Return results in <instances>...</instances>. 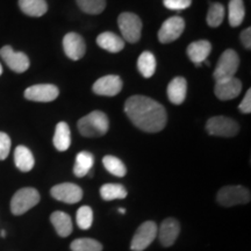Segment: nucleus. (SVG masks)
I'll return each mask as SVG.
<instances>
[{"label":"nucleus","instance_id":"6","mask_svg":"<svg viewBox=\"0 0 251 251\" xmlns=\"http://www.w3.org/2000/svg\"><path fill=\"white\" fill-rule=\"evenodd\" d=\"M238 65H240V58L237 52L233 49L225 50L220 56L213 77L216 81L233 78L236 74Z\"/></svg>","mask_w":251,"mask_h":251},{"label":"nucleus","instance_id":"4","mask_svg":"<svg viewBox=\"0 0 251 251\" xmlns=\"http://www.w3.org/2000/svg\"><path fill=\"white\" fill-rule=\"evenodd\" d=\"M251 199L250 191L241 185L225 186L218 192L216 201L224 207H233L236 205H244Z\"/></svg>","mask_w":251,"mask_h":251},{"label":"nucleus","instance_id":"11","mask_svg":"<svg viewBox=\"0 0 251 251\" xmlns=\"http://www.w3.org/2000/svg\"><path fill=\"white\" fill-rule=\"evenodd\" d=\"M59 94L57 86L52 84H37L25 91V98L30 101L50 102L54 101Z\"/></svg>","mask_w":251,"mask_h":251},{"label":"nucleus","instance_id":"34","mask_svg":"<svg viewBox=\"0 0 251 251\" xmlns=\"http://www.w3.org/2000/svg\"><path fill=\"white\" fill-rule=\"evenodd\" d=\"M192 4V0H163V5L166 8L172 9V11H181L186 9Z\"/></svg>","mask_w":251,"mask_h":251},{"label":"nucleus","instance_id":"38","mask_svg":"<svg viewBox=\"0 0 251 251\" xmlns=\"http://www.w3.org/2000/svg\"><path fill=\"white\" fill-rule=\"evenodd\" d=\"M119 212H120L121 214H125V213H126V209H125V208H119Z\"/></svg>","mask_w":251,"mask_h":251},{"label":"nucleus","instance_id":"15","mask_svg":"<svg viewBox=\"0 0 251 251\" xmlns=\"http://www.w3.org/2000/svg\"><path fill=\"white\" fill-rule=\"evenodd\" d=\"M180 225L178 220L174 218H168L162 222L161 227L157 230L159 242L163 247H171L174 246L179 236Z\"/></svg>","mask_w":251,"mask_h":251},{"label":"nucleus","instance_id":"30","mask_svg":"<svg viewBox=\"0 0 251 251\" xmlns=\"http://www.w3.org/2000/svg\"><path fill=\"white\" fill-rule=\"evenodd\" d=\"M71 251H102V244L93 238H77L70 244Z\"/></svg>","mask_w":251,"mask_h":251},{"label":"nucleus","instance_id":"24","mask_svg":"<svg viewBox=\"0 0 251 251\" xmlns=\"http://www.w3.org/2000/svg\"><path fill=\"white\" fill-rule=\"evenodd\" d=\"M94 164V156L89 151H81L77 155L76 162L74 166V174L76 177L81 178L84 176L89 175V172L92 170Z\"/></svg>","mask_w":251,"mask_h":251},{"label":"nucleus","instance_id":"5","mask_svg":"<svg viewBox=\"0 0 251 251\" xmlns=\"http://www.w3.org/2000/svg\"><path fill=\"white\" fill-rule=\"evenodd\" d=\"M118 25L120 31L124 37L129 43H136L141 39V33H142V21L139 15L130 12H125L119 15Z\"/></svg>","mask_w":251,"mask_h":251},{"label":"nucleus","instance_id":"7","mask_svg":"<svg viewBox=\"0 0 251 251\" xmlns=\"http://www.w3.org/2000/svg\"><path fill=\"white\" fill-rule=\"evenodd\" d=\"M207 133L213 136L233 137L238 133L237 122L227 117H213L206 124Z\"/></svg>","mask_w":251,"mask_h":251},{"label":"nucleus","instance_id":"23","mask_svg":"<svg viewBox=\"0 0 251 251\" xmlns=\"http://www.w3.org/2000/svg\"><path fill=\"white\" fill-rule=\"evenodd\" d=\"M54 146L58 151H65L71 146V131L67 122H59L56 126Z\"/></svg>","mask_w":251,"mask_h":251},{"label":"nucleus","instance_id":"18","mask_svg":"<svg viewBox=\"0 0 251 251\" xmlns=\"http://www.w3.org/2000/svg\"><path fill=\"white\" fill-rule=\"evenodd\" d=\"M187 93V81L183 77H176L170 81L168 86L169 100L175 105L184 102Z\"/></svg>","mask_w":251,"mask_h":251},{"label":"nucleus","instance_id":"36","mask_svg":"<svg viewBox=\"0 0 251 251\" xmlns=\"http://www.w3.org/2000/svg\"><path fill=\"white\" fill-rule=\"evenodd\" d=\"M241 41H242L244 48L251 49V28H247L241 33Z\"/></svg>","mask_w":251,"mask_h":251},{"label":"nucleus","instance_id":"19","mask_svg":"<svg viewBox=\"0 0 251 251\" xmlns=\"http://www.w3.org/2000/svg\"><path fill=\"white\" fill-rule=\"evenodd\" d=\"M97 45L109 52H119L125 48V41L112 31H103L97 37Z\"/></svg>","mask_w":251,"mask_h":251},{"label":"nucleus","instance_id":"27","mask_svg":"<svg viewBox=\"0 0 251 251\" xmlns=\"http://www.w3.org/2000/svg\"><path fill=\"white\" fill-rule=\"evenodd\" d=\"M100 196L106 201L115 199H125L128 196L127 190L121 184H105L100 187Z\"/></svg>","mask_w":251,"mask_h":251},{"label":"nucleus","instance_id":"35","mask_svg":"<svg viewBox=\"0 0 251 251\" xmlns=\"http://www.w3.org/2000/svg\"><path fill=\"white\" fill-rule=\"evenodd\" d=\"M238 108H240V112L243 113V114H250L251 113V90L250 89L247 91L246 96H244L243 100L241 101Z\"/></svg>","mask_w":251,"mask_h":251},{"label":"nucleus","instance_id":"28","mask_svg":"<svg viewBox=\"0 0 251 251\" xmlns=\"http://www.w3.org/2000/svg\"><path fill=\"white\" fill-rule=\"evenodd\" d=\"M102 164L105 166V169L107 170L109 174L113 176H117V177H124L127 174V169H126V165L124 162L121 161L120 158L115 156L107 155L102 158Z\"/></svg>","mask_w":251,"mask_h":251},{"label":"nucleus","instance_id":"2","mask_svg":"<svg viewBox=\"0 0 251 251\" xmlns=\"http://www.w3.org/2000/svg\"><path fill=\"white\" fill-rule=\"evenodd\" d=\"M78 130L85 137L103 136L108 131L107 115L101 111H93L78 121Z\"/></svg>","mask_w":251,"mask_h":251},{"label":"nucleus","instance_id":"3","mask_svg":"<svg viewBox=\"0 0 251 251\" xmlns=\"http://www.w3.org/2000/svg\"><path fill=\"white\" fill-rule=\"evenodd\" d=\"M40 193L36 188L24 187L14 194L11 200V212L14 215H23L40 202Z\"/></svg>","mask_w":251,"mask_h":251},{"label":"nucleus","instance_id":"8","mask_svg":"<svg viewBox=\"0 0 251 251\" xmlns=\"http://www.w3.org/2000/svg\"><path fill=\"white\" fill-rule=\"evenodd\" d=\"M157 225L153 221H146L137 228L130 242L133 251H143L148 248L157 236Z\"/></svg>","mask_w":251,"mask_h":251},{"label":"nucleus","instance_id":"1","mask_svg":"<svg viewBox=\"0 0 251 251\" xmlns=\"http://www.w3.org/2000/svg\"><path fill=\"white\" fill-rule=\"evenodd\" d=\"M125 112L130 121L147 133H158L164 129L168 115L159 102L149 97L133 96L125 103Z\"/></svg>","mask_w":251,"mask_h":251},{"label":"nucleus","instance_id":"13","mask_svg":"<svg viewBox=\"0 0 251 251\" xmlns=\"http://www.w3.org/2000/svg\"><path fill=\"white\" fill-rule=\"evenodd\" d=\"M122 79L115 75H108V76L99 78L96 83L93 84V92L98 96L105 97H114L121 92Z\"/></svg>","mask_w":251,"mask_h":251},{"label":"nucleus","instance_id":"20","mask_svg":"<svg viewBox=\"0 0 251 251\" xmlns=\"http://www.w3.org/2000/svg\"><path fill=\"white\" fill-rule=\"evenodd\" d=\"M50 222L54 226L58 236L68 237L72 233V220L67 213L62 211L54 212L50 215Z\"/></svg>","mask_w":251,"mask_h":251},{"label":"nucleus","instance_id":"25","mask_svg":"<svg viewBox=\"0 0 251 251\" xmlns=\"http://www.w3.org/2000/svg\"><path fill=\"white\" fill-rule=\"evenodd\" d=\"M246 7L243 0H230L228 5V20L231 27H237L243 23Z\"/></svg>","mask_w":251,"mask_h":251},{"label":"nucleus","instance_id":"22","mask_svg":"<svg viewBox=\"0 0 251 251\" xmlns=\"http://www.w3.org/2000/svg\"><path fill=\"white\" fill-rule=\"evenodd\" d=\"M19 7L28 17H42L48 11L46 0H19Z\"/></svg>","mask_w":251,"mask_h":251},{"label":"nucleus","instance_id":"31","mask_svg":"<svg viewBox=\"0 0 251 251\" xmlns=\"http://www.w3.org/2000/svg\"><path fill=\"white\" fill-rule=\"evenodd\" d=\"M78 7L84 13L87 14H100L106 7V0H76Z\"/></svg>","mask_w":251,"mask_h":251},{"label":"nucleus","instance_id":"17","mask_svg":"<svg viewBox=\"0 0 251 251\" xmlns=\"http://www.w3.org/2000/svg\"><path fill=\"white\" fill-rule=\"evenodd\" d=\"M212 51V45L209 41L206 40H200L192 42L190 46L187 47V55L192 61L196 67L202 64V62H205L207 57Z\"/></svg>","mask_w":251,"mask_h":251},{"label":"nucleus","instance_id":"12","mask_svg":"<svg viewBox=\"0 0 251 251\" xmlns=\"http://www.w3.org/2000/svg\"><path fill=\"white\" fill-rule=\"evenodd\" d=\"M0 56L7 64V67L18 74H23L29 68V58L24 52L14 51L11 46H5L0 49Z\"/></svg>","mask_w":251,"mask_h":251},{"label":"nucleus","instance_id":"10","mask_svg":"<svg viewBox=\"0 0 251 251\" xmlns=\"http://www.w3.org/2000/svg\"><path fill=\"white\" fill-rule=\"evenodd\" d=\"M185 28V21L181 17H172L164 21L158 31V40L161 43H171L179 39Z\"/></svg>","mask_w":251,"mask_h":251},{"label":"nucleus","instance_id":"16","mask_svg":"<svg viewBox=\"0 0 251 251\" xmlns=\"http://www.w3.org/2000/svg\"><path fill=\"white\" fill-rule=\"evenodd\" d=\"M242 91V83L236 77L216 81L214 93L220 100H233Z\"/></svg>","mask_w":251,"mask_h":251},{"label":"nucleus","instance_id":"9","mask_svg":"<svg viewBox=\"0 0 251 251\" xmlns=\"http://www.w3.org/2000/svg\"><path fill=\"white\" fill-rule=\"evenodd\" d=\"M50 194L54 199L65 203H77L83 199V190L78 185L72 183L55 185L50 190Z\"/></svg>","mask_w":251,"mask_h":251},{"label":"nucleus","instance_id":"14","mask_svg":"<svg viewBox=\"0 0 251 251\" xmlns=\"http://www.w3.org/2000/svg\"><path fill=\"white\" fill-rule=\"evenodd\" d=\"M63 49L65 55L72 61H78L85 55V41L77 33H68L63 39Z\"/></svg>","mask_w":251,"mask_h":251},{"label":"nucleus","instance_id":"21","mask_svg":"<svg viewBox=\"0 0 251 251\" xmlns=\"http://www.w3.org/2000/svg\"><path fill=\"white\" fill-rule=\"evenodd\" d=\"M14 163L20 171L29 172L34 168L35 159H34L33 153L27 147L19 146L15 148L14 151Z\"/></svg>","mask_w":251,"mask_h":251},{"label":"nucleus","instance_id":"37","mask_svg":"<svg viewBox=\"0 0 251 251\" xmlns=\"http://www.w3.org/2000/svg\"><path fill=\"white\" fill-rule=\"evenodd\" d=\"M0 236L6 237V231L5 230H1V233H0Z\"/></svg>","mask_w":251,"mask_h":251},{"label":"nucleus","instance_id":"32","mask_svg":"<svg viewBox=\"0 0 251 251\" xmlns=\"http://www.w3.org/2000/svg\"><path fill=\"white\" fill-rule=\"evenodd\" d=\"M78 227L83 230L90 229L93 222V211L89 206H81L77 211L76 215Z\"/></svg>","mask_w":251,"mask_h":251},{"label":"nucleus","instance_id":"39","mask_svg":"<svg viewBox=\"0 0 251 251\" xmlns=\"http://www.w3.org/2000/svg\"><path fill=\"white\" fill-rule=\"evenodd\" d=\"M1 74H2V67L1 64H0V76H1Z\"/></svg>","mask_w":251,"mask_h":251},{"label":"nucleus","instance_id":"29","mask_svg":"<svg viewBox=\"0 0 251 251\" xmlns=\"http://www.w3.org/2000/svg\"><path fill=\"white\" fill-rule=\"evenodd\" d=\"M225 14V6L220 4V2H213L209 6L208 12H207V24H208V26L213 28L219 27L224 21Z\"/></svg>","mask_w":251,"mask_h":251},{"label":"nucleus","instance_id":"33","mask_svg":"<svg viewBox=\"0 0 251 251\" xmlns=\"http://www.w3.org/2000/svg\"><path fill=\"white\" fill-rule=\"evenodd\" d=\"M11 151V139L6 133L0 131V161L7 158Z\"/></svg>","mask_w":251,"mask_h":251},{"label":"nucleus","instance_id":"26","mask_svg":"<svg viewBox=\"0 0 251 251\" xmlns=\"http://www.w3.org/2000/svg\"><path fill=\"white\" fill-rule=\"evenodd\" d=\"M137 69L144 78L153 76L156 71V58L152 52L143 51L137 59Z\"/></svg>","mask_w":251,"mask_h":251}]
</instances>
